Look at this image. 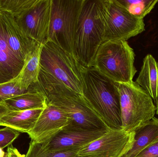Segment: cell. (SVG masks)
Here are the masks:
<instances>
[{
  "label": "cell",
  "mask_w": 158,
  "mask_h": 157,
  "mask_svg": "<svg viewBox=\"0 0 158 157\" xmlns=\"http://www.w3.org/2000/svg\"><path fill=\"white\" fill-rule=\"evenodd\" d=\"M6 153L8 157H26V155H21L17 148L12 145L8 147Z\"/></svg>",
  "instance_id": "d4e9b609"
},
{
  "label": "cell",
  "mask_w": 158,
  "mask_h": 157,
  "mask_svg": "<svg viewBox=\"0 0 158 157\" xmlns=\"http://www.w3.org/2000/svg\"><path fill=\"white\" fill-rule=\"evenodd\" d=\"M4 104L9 111H22L44 108L47 100L43 93L31 86L28 92L7 100Z\"/></svg>",
  "instance_id": "2e32d148"
},
{
  "label": "cell",
  "mask_w": 158,
  "mask_h": 157,
  "mask_svg": "<svg viewBox=\"0 0 158 157\" xmlns=\"http://www.w3.org/2000/svg\"><path fill=\"white\" fill-rule=\"evenodd\" d=\"M104 26L99 0H83L74 41V52L80 66L93 65L97 52L104 42Z\"/></svg>",
  "instance_id": "3957f363"
},
{
  "label": "cell",
  "mask_w": 158,
  "mask_h": 157,
  "mask_svg": "<svg viewBox=\"0 0 158 157\" xmlns=\"http://www.w3.org/2000/svg\"><path fill=\"white\" fill-rule=\"evenodd\" d=\"M33 87L45 96L47 101L56 106L67 115L72 130L109 131L110 129L94 111L83 96L65 86L38 79Z\"/></svg>",
  "instance_id": "6da1fadb"
},
{
  "label": "cell",
  "mask_w": 158,
  "mask_h": 157,
  "mask_svg": "<svg viewBox=\"0 0 158 157\" xmlns=\"http://www.w3.org/2000/svg\"><path fill=\"white\" fill-rule=\"evenodd\" d=\"M38 78L65 86L83 96L81 66L68 53L51 41L42 44Z\"/></svg>",
  "instance_id": "277c9868"
},
{
  "label": "cell",
  "mask_w": 158,
  "mask_h": 157,
  "mask_svg": "<svg viewBox=\"0 0 158 157\" xmlns=\"http://www.w3.org/2000/svg\"><path fill=\"white\" fill-rule=\"evenodd\" d=\"M18 78L5 84H0V104H4L7 100L28 92L20 88L18 83Z\"/></svg>",
  "instance_id": "7402d4cb"
},
{
  "label": "cell",
  "mask_w": 158,
  "mask_h": 157,
  "mask_svg": "<svg viewBox=\"0 0 158 157\" xmlns=\"http://www.w3.org/2000/svg\"><path fill=\"white\" fill-rule=\"evenodd\" d=\"M135 82L156 102L158 96V62L152 54H148L144 58Z\"/></svg>",
  "instance_id": "9a60e30c"
},
{
  "label": "cell",
  "mask_w": 158,
  "mask_h": 157,
  "mask_svg": "<svg viewBox=\"0 0 158 157\" xmlns=\"http://www.w3.org/2000/svg\"><path fill=\"white\" fill-rule=\"evenodd\" d=\"M5 155V153L4 152L2 149L0 148V157H4Z\"/></svg>",
  "instance_id": "4316f807"
},
{
  "label": "cell",
  "mask_w": 158,
  "mask_h": 157,
  "mask_svg": "<svg viewBox=\"0 0 158 157\" xmlns=\"http://www.w3.org/2000/svg\"><path fill=\"white\" fill-rule=\"evenodd\" d=\"M135 132L132 147L123 157H135L144 149L158 142V118L154 117Z\"/></svg>",
  "instance_id": "e0dca14e"
},
{
  "label": "cell",
  "mask_w": 158,
  "mask_h": 157,
  "mask_svg": "<svg viewBox=\"0 0 158 157\" xmlns=\"http://www.w3.org/2000/svg\"><path fill=\"white\" fill-rule=\"evenodd\" d=\"M42 44L38 43L31 53L18 78L19 87L22 90H28L31 85L38 81L40 71V57Z\"/></svg>",
  "instance_id": "ac0fdd59"
},
{
  "label": "cell",
  "mask_w": 158,
  "mask_h": 157,
  "mask_svg": "<svg viewBox=\"0 0 158 157\" xmlns=\"http://www.w3.org/2000/svg\"><path fill=\"white\" fill-rule=\"evenodd\" d=\"M135 157H158V142L144 149Z\"/></svg>",
  "instance_id": "cb8c5ba5"
},
{
  "label": "cell",
  "mask_w": 158,
  "mask_h": 157,
  "mask_svg": "<svg viewBox=\"0 0 158 157\" xmlns=\"http://www.w3.org/2000/svg\"><path fill=\"white\" fill-rule=\"evenodd\" d=\"M135 56L126 41H106L98 49L92 66L115 83H130L137 72Z\"/></svg>",
  "instance_id": "5b68a950"
},
{
  "label": "cell",
  "mask_w": 158,
  "mask_h": 157,
  "mask_svg": "<svg viewBox=\"0 0 158 157\" xmlns=\"http://www.w3.org/2000/svg\"><path fill=\"white\" fill-rule=\"evenodd\" d=\"M4 157H8V155H7V153H5V155Z\"/></svg>",
  "instance_id": "f1b7e54d"
},
{
  "label": "cell",
  "mask_w": 158,
  "mask_h": 157,
  "mask_svg": "<svg viewBox=\"0 0 158 157\" xmlns=\"http://www.w3.org/2000/svg\"><path fill=\"white\" fill-rule=\"evenodd\" d=\"M79 149L52 152L44 149L40 143L31 140L26 157H72L76 155Z\"/></svg>",
  "instance_id": "ffe728a7"
},
{
  "label": "cell",
  "mask_w": 158,
  "mask_h": 157,
  "mask_svg": "<svg viewBox=\"0 0 158 157\" xmlns=\"http://www.w3.org/2000/svg\"><path fill=\"white\" fill-rule=\"evenodd\" d=\"M52 0H36L29 8L15 18L22 33L43 44L47 39L51 19Z\"/></svg>",
  "instance_id": "30bf717a"
},
{
  "label": "cell",
  "mask_w": 158,
  "mask_h": 157,
  "mask_svg": "<svg viewBox=\"0 0 158 157\" xmlns=\"http://www.w3.org/2000/svg\"><path fill=\"white\" fill-rule=\"evenodd\" d=\"M81 70L85 99L110 130H123L117 83L93 66Z\"/></svg>",
  "instance_id": "7a4b0ae2"
},
{
  "label": "cell",
  "mask_w": 158,
  "mask_h": 157,
  "mask_svg": "<svg viewBox=\"0 0 158 157\" xmlns=\"http://www.w3.org/2000/svg\"><path fill=\"white\" fill-rule=\"evenodd\" d=\"M156 103V113L157 115H158V96Z\"/></svg>",
  "instance_id": "83f0119b"
},
{
  "label": "cell",
  "mask_w": 158,
  "mask_h": 157,
  "mask_svg": "<svg viewBox=\"0 0 158 157\" xmlns=\"http://www.w3.org/2000/svg\"><path fill=\"white\" fill-rule=\"evenodd\" d=\"M69 123L68 117L61 110L47 101V106L28 134L32 141L43 143L51 140Z\"/></svg>",
  "instance_id": "8fae6325"
},
{
  "label": "cell",
  "mask_w": 158,
  "mask_h": 157,
  "mask_svg": "<svg viewBox=\"0 0 158 157\" xmlns=\"http://www.w3.org/2000/svg\"><path fill=\"white\" fill-rule=\"evenodd\" d=\"M107 131L72 130L64 128L51 140L41 144L44 149L52 152L80 148L98 139Z\"/></svg>",
  "instance_id": "7c38bea8"
},
{
  "label": "cell",
  "mask_w": 158,
  "mask_h": 157,
  "mask_svg": "<svg viewBox=\"0 0 158 157\" xmlns=\"http://www.w3.org/2000/svg\"><path fill=\"white\" fill-rule=\"evenodd\" d=\"M44 109L8 111L0 118V126L10 127L19 132L28 134L33 130Z\"/></svg>",
  "instance_id": "5bb4252c"
},
{
  "label": "cell",
  "mask_w": 158,
  "mask_h": 157,
  "mask_svg": "<svg viewBox=\"0 0 158 157\" xmlns=\"http://www.w3.org/2000/svg\"><path fill=\"white\" fill-rule=\"evenodd\" d=\"M82 2L83 0H52L50 27L46 40L54 43L76 61L74 38Z\"/></svg>",
  "instance_id": "52a82bcc"
},
{
  "label": "cell",
  "mask_w": 158,
  "mask_h": 157,
  "mask_svg": "<svg viewBox=\"0 0 158 157\" xmlns=\"http://www.w3.org/2000/svg\"><path fill=\"white\" fill-rule=\"evenodd\" d=\"M117 84L123 129L135 132L155 117L156 107L149 94L135 82Z\"/></svg>",
  "instance_id": "8992f818"
},
{
  "label": "cell",
  "mask_w": 158,
  "mask_h": 157,
  "mask_svg": "<svg viewBox=\"0 0 158 157\" xmlns=\"http://www.w3.org/2000/svg\"><path fill=\"white\" fill-rule=\"evenodd\" d=\"M104 26L103 41L128 40L145 30L144 19L131 14L118 0H99Z\"/></svg>",
  "instance_id": "ba28073f"
},
{
  "label": "cell",
  "mask_w": 158,
  "mask_h": 157,
  "mask_svg": "<svg viewBox=\"0 0 158 157\" xmlns=\"http://www.w3.org/2000/svg\"><path fill=\"white\" fill-rule=\"evenodd\" d=\"M129 13L141 19L154 9L158 0H118Z\"/></svg>",
  "instance_id": "d6986e66"
},
{
  "label": "cell",
  "mask_w": 158,
  "mask_h": 157,
  "mask_svg": "<svg viewBox=\"0 0 158 157\" xmlns=\"http://www.w3.org/2000/svg\"><path fill=\"white\" fill-rule=\"evenodd\" d=\"M135 132L110 130L78 150V157H123L132 147Z\"/></svg>",
  "instance_id": "9c48e42d"
},
{
  "label": "cell",
  "mask_w": 158,
  "mask_h": 157,
  "mask_svg": "<svg viewBox=\"0 0 158 157\" xmlns=\"http://www.w3.org/2000/svg\"><path fill=\"white\" fill-rule=\"evenodd\" d=\"M19 132L10 127L0 129V148L3 149L12 145L19 135Z\"/></svg>",
  "instance_id": "603a6c76"
},
{
  "label": "cell",
  "mask_w": 158,
  "mask_h": 157,
  "mask_svg": "<svg viewBox=\"0 0 158 157\" xmlns=\"http://www.w3.org/2000/svg\"><path fill=\"white\" fill-rule=\"evenodd\" d=\"M27 62L16 55L9 47L4 19L0 11V84L16 79Z\"/></svg>",
  "instance_id": "4fadbf2b"
},
{
  "label": "cell",
  "mask_w": 158,
  "mask_h": 157,
  "mask_svg": "<svg viewBox=\"0 0 158 157\" xmlns=\"http://www.w3.org/2000/svg\"><path fill=\"white\" fill-rule=\"evenodd\" d=\"M8 111V109L4 104H0V118L5 115Z\"/></svg>",
  "instance_id": "484cf974"
},
{
  "label": "cell",
  "mask_w": 158,
  "mask_h": 157,
  "mask_svg": "<svg viewBox=\"0 0 158 157\" xmlns=\"http://www.w3.org/2000/svg\"><path fill=\"white\" fill-rule=\"evenodd\" d=\"M72 157H78L77 156L75 155V156H74Z\"/></svg>",
  "instance_id": "f546056e"
},
{
  "label": "cell",
  "mask_w": 158,
  "mask_h": 157,
  "mask_svg": "<svg viewBox=\"0 0 158 157\" xmlns=\"http://www.w3.org/2000/svg\"><path fill=\"white\" fill-rule=\"evenodd\" d=\"M36 0H0V11L7 12L17 17L29 8Z\"/></svg>",
  "instance_id": "44dd1931"
}]
</instances>
